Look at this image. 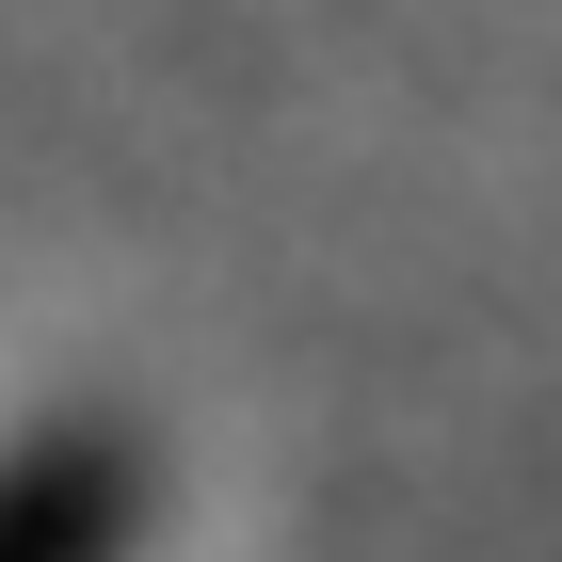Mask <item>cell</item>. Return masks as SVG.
Listing matches in <instances>:
<instances>
[{"label": "cell", "mask_w": 562, "mask_h": 562, "mask_svg": "<svg viewBox=\"0 0 562 562\" xmlns=\"http://www.w3.org/2000/svg\"><path fill=\"white\" fill-rule=\"evenodd\" d=\"M130 530H145V450L113 418L0 450V562H130Z\"/></svg>", "instance_id": "obj_1"}]
</instances>
